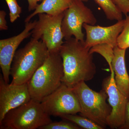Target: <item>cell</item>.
<instances>
[{
	"label": "cell",
	"instance_id": "1",
	"mask_svg": "<svg viewBox=\"0 0 129 129\" xmlns=\"http://www.w3.org/2000/svg\"><path fill=\"white\" fill-rule=\"evenodd\" d=\"M84 43L71 37L64 42L59 52L64 73L62 82L71 88L81 81L91 80L96 73L92 54Z\"/></svg>",
	"mask_w": 129,
	"mask_h": 129
},
{
	"label": "cell",
	"instance_id": "2",
	"mask_svg": "<svg viewBox=\"0 0 129 129\" xmlns=\"http://www.w3.org/2000/svg\"><path fill=\"white\" fill-rule=\"evenodd\" d=\"M49 54L45 44L42 41L31 38L25 46L15 53L10 70L11 83L22 84L27 83Z\"/></svg>",
	"mask_w": 129,
	"mask_h": 129
},
{
	"label": "cell",
	"instance_id": "3",
	"mask_svg": "<svg viewBox=\"0 0 129 129\" xmlns=\"http://www.w3.org/2000/svg\"><path fill=\"white\" fill-rule=\"evenodd\" d=\"M63 75L60 53H50L27 83L31 99L41 102L61 85Z\"/></svg>",
	"mask_w": 129,
	"mask_h": 129
},
{
	"label": "cell",
	"instance_id": "4",
	"mask_svg": "<svg viewBox=\"0 0 129 129\" xmlns=\"http://www.w3.org/2000/svg\"><path fill=\"white\" fill-rule=\"evenodd\" d=\"M78 99L81 108L80 115L88 118L105 128L112 108L107 103L108 96L102 89L96 92L90 89L85 81H81L73 87Z\"/></svg>",
	"mask_w": 129,
	"mask_h": 129
},
{
	"label": "cell",
	"instance_id": "5",
	"mask_svg": "<svg viewBox=\"0 0 129 129\" xmlns=\"http://www.w3.org/2000/svg\"><path fill=\"white\" fill-rule=\"evenodd\" d=\"M52 122L41 102L31 99L9 111L0 122V129H39Z\"/></svg>",
	"mask_w": 129,
	"mask_h": 129
},
{
	"label": "cell",
	"instance_id": "6",
	"mask_svg": "<svg viewBox=\"0 0 129 129\" xmlns=\"http://www.w3.org/2000/svg\"><path fill=\"white\" fill-rule=\"evenodd\" d=\"M97 20L91 10L81 0H74L69 7L64 12L61 23L63 38L67 40L74 36L81 42H85L82 31L84 23L94 25Z\"/></svg>",
	"mask_w": 129,
	"mask_h": 129
},
{
	"label": "cell",
	"instance_id": "7",
	"mask_svg": "<svg viewBox=\"0 0 129 129\" xmlns=\"http://www.w3.org/2000/svg\"><path fill=\"white\" fill-rule=\"evenodd\" d=\"M38 15L39 19L31 31L32 38L38 40L41 39L49 53H59L64 43L61 29L64 12L56 16L46 13Z\"/></svg>",
	"mask_w": 129,
	"mask_h": 129
},
{
	"label": "cell",
	"instance_id": "8",
	"mask_svg": "<svg viewBox=\"0 0 129 129\" xmlns=\"http://www.w3.org/2000/svg\"><path fill=\"white\" fill-rule=\"evenodd\" d=\"M41 103L44 111L50 116L60 117L67 114H76L81 112L78 98L73 88L63 83Z\"/></svg>",
	"mask_w": 129,
	"mask_h": 129
},
{
	"label": "cell",
	"instance_id": "9",
	"mask_svg": "<svg viewBox=\"0 0 129 129\" xmlns=\"http://www.w3.org/2000/svg\"><path fill=\"white\" fill-rule=\"evenodd\" d=\"M102 86L108 95L109 104L112 108L108 118V126L112 129H122L124 124L125 109L128 99L116 85L114 73H111L103 80Z\"/></svg>",
	"mask_w": 129,
	"mask_h": 129
},
{
	"label": "cell",
	"instance_id": "10",
	"mask_svg": "<svg viewBox=\"0 0 129 129\" xmlns=\"http://www.w3.org/2000/svg\"><path fill=\"white\" fill-rule=\"evenodd\" d=\"M31 99L27 84H14L5 82L0 75V122L9 111Z\"/></svg>",
	"mask_w": 129,
	"mask_h": 129
},
{
	"label": "cell",
	"instance_id": "11",
	"mask_svg": "<svg viewBox=\"0 0 129 129\" xmlns=\"http://www.w3.org/2000/svg\"><path fill=\"white\" fill-rule=\"evenodd\" d=\"M37 21L25 23L24 29L19 34L0 40V66L6 83H9L11 67L17 49L24 40L31 35Z\"/></svg>",
	"mask_w": 129,
	"mask_h": 129
},
{
	"label": "cell",
	"instance_id": "12",
	"mask_svg": "<svg viewBox=\"0 0 129 129\" xmlns=\"http://www.w3.org/2000/svg\"><path fill=\"white\" fill-rule=\"evenodd\" d=\"M124 22L125 19H123L117 21L113 25L107 27L84 23L83 27L86 33V39L84 43L85 46L90 49L96 45L106 44L115 48L117 46V39L123 30Z\"/></svg>",
	"mask_w": 129,
	"mask_h": 129
},
{
	"label": "cell",
	"instance_id": "13",
	"mask_svg": "<svg viewBox=\"0 0 129 129\" xmlns=\"http://www.w3.org/2000/svg\"><path fill=\"white\" fill-rule=\"evenodd\" d=\"M126 50L117 46L114 48V56L112 63L111 73L115 74V84L125 96L129 98V75L125 63Z\"/></svg>",
	"mask_w": 129,
	"mask_h": 129
},
{
	"label": "cell",
	"instance_id": "14",
	"mask_svg": "<svg viewBox=\"0 0 129 129\" xmlns=\"http://www.w3.org/2000/svg\"><path fill=\"white\" fill-rule=\"evenodd\" d=\"M74 0H42L34 12L28 16L25 23L30 22L35 16L40 13L56 16L63 13L69 7Z\"/></svg>",
	"mask_w": 129,
	"mask_h": 129
},
{
	"label": "cell",
	"instance_id": "15",
	"mask_svg": "<svg viewBox=\"0 0 129 129\" xmlns=\"http://www.w3.org/2000/svg\"><path fill=\"white\" fill-rule=\"evenodd\" d=\"M94 1L102 9L109 20L118 21L123 19V13L112 0Z\"/></svg>",
	"mask_w": 129,
	"mask_h": 129
},
{
	"label": "cell",
	"instance_id": "16",
	"mask_svg": "<svg viewBox=\"0 0 129 129\" xmlns=\"http://www.w3.org/2000/svg\"><path fill=\"white\" fill-rule=\"evenodd\" d=\"M60 117L63 120H68L75 124L81 129H104L101 125L81 115H77L76 114H64L62 115Z\"/></svg>",
	"mask_w": 129,
	"mask_h": 129
},
{
	"label": "cell",
	"instance_id": "17",
	"mask_svg": "<svg viewBox=\"0 0 129 129\" xmlns=\"http://www.w3.org/2000/svg\"><path fill=\"white\" fill-rule=\"evenodd\" d=\"M89 51L91 54L97 53L101 55L108 63L112 72V63L114 56V47L107 44H99L91 48Z\"/></svg>",
	"mask_w": 129,
	"mask_h": 129
},
{
	"label": "cell",
	"instance_id": "18",
	"mask_svg": "<svg viewBox=\"0 0 129 129\" xmlns=\"http://www.w3.org/2000/svg\"><path fill=\"white\" fill-rule=\"evenodd\" d=\"M124 25L117 39V46L120 49L129 48V15L126 16Z\"/></svg>",
	"mask_w": 129,
	"mask_h": 129
},
{
	"label": "cell",
	"instance_id": "19",
	"mask_svg": "<svg viewBox=\"0 0 129 129\" xmlns=\"http://www.w3.org/2000/svg\"><path fill=\"white\" fill-rule=\"evenodd\" d=\"M40 129H81L79 126L68 120L51 122L44 125Z\"/></svg>",
	"mask_w": 129,
	"mask_h": 129
},
{
	"label": "cell",
	"instance_id": "20",
	"mask_svg": "<svg viewBox=\"0 0 129 129\" xmlns=\"http://www.w3.org/2000/svg\"><path fill=\"white\" fill-rule=\"evenodd\" d=\"M9 11L10 22L13 23L19 18L22 12V8L19 5L17 0H5Z\"/></svg>",
	"mask_w": 129,
	"mask_h": 129
},
{
	"label": "cell",
	"instance_id": "21",
	"mask_svg": "<svg viewBox=\"0 0 129 129\" xmlns=\"http://www.w3.org/2000/svg\"><path fill=\"white\" fill-rule=\"evenodd\" d=\"M125 16L129 13V0H112Z\"/></svg>",
	"mask_w": 129,
	"mask_h": 129
},
{
	"label": "cell",
	"instance_id": "22",
	"mask_svg": "<svg viewBox=\"0 0 129 129\" xmlns=\"http://www.w3.org/2000/svg\"><path fill=\"white\" fill-rule=\"evenodd\" d=\"M6 13L3 10L0 11V30H7L8 26L6 19Z\"/></svg>",
	"mask_w": 129,
	"mask_h": 129
},
{
	"label": "cell",
	"instance_id": "23",
	"mask_svg": "<svg viewBox=\"0 0 129 129\" xmlns=\"http://www.w3.org/2000/svg\"><path fill=\"white\" fill-rule=\"evenodd\" d=\"M122 129H129V98L125 109L124 124Z\"/></svg>",
	"mask_w": 129,
	"mask_h": 129
},
{
	"label": "cell",
	"instance_id": "24",
	"mask_svg": "<svg viewBox=\"0 0 129 129\" xmlns=\"http://www.w3.org/2000/svg\"><path fill=\"white\" fill-rule=\"evenodd\" d=\"M28 1V9L29 11H34L39 4L38 3L42 1V0H27Z\"/></svg>",
	"mask_w": 129,
	"mask_h": 129
},
{
	"label": "cell",
	"instance_id": "25",
	"mask_svg": "<svg viewBox=\"0 0 129 129\" xmlns=\"http://www.w3.org/2000/svg\"><path fill=\"white\" fill-rule=\"evenodd\" d=\"M82 1H83V2H87L88 1V0H81Z\"/></svg>",
	"mask_w": 129,
	"mask_h": 129
},
{
	"label": "cell",
	"instance_id": "26",
	"mask_svg": "<svg viewBox=\"0 0 129 129\" xmlns=\"http://www.w3.org/2000/svg\"></svg>",
	"mask_w": 129,
	"mask_h": 129
}]
</instances>
